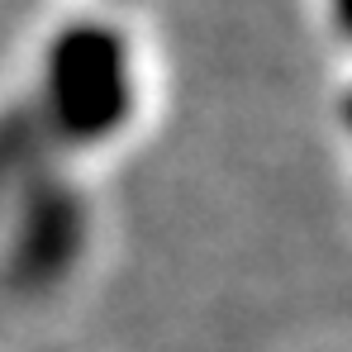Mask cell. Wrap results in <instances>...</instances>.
I'll return each instance as SVG.
<instances>
[{
	"instance_id": "6da1fadb",
	"label": "cell",
	"mask_w": 352,
	"mask_h": 352,
	"mask_svg": "<svg viewBox=\"0 0 352 352\" xmlns=\"http://www.w3.org/2000/svg\"><path fill=\"white\" fill-rule=\"evenodd\" d=\"M10 100L58 162L96 176L148 138L162 105V53L115 0H72L38 34Z\"/></svg>"
},
{
	"instance_id": "3957f363",
	"label": "cell",
	"mask_w": 352,
	"mask_h": 352,
	"mask_svg": "<svg viewBox=\"0 0 352 352\" xmlns=\"http://www.w3.org/2000/svg\"><path fill=\"white\" fill-rule=\"evenodd\" d=\"M29 352H62V348H29Z\"/></svg>"
},
{
	"instance_id": "7a4b0ae2",
	"label": "cell",
	"mask_w": 352,
	"mask_h": 352,
	"mask_svg": "<svg viewBox=\"0 0 352 352\" xmlns=\"http://www.w3.org/2000/svg\"><path fill=\"white\" fill-rule=\"evenodd\" d=\"M319 5H324V29L338 38L343 34V0H319Z\"/></svg>"
}]
</instances>
